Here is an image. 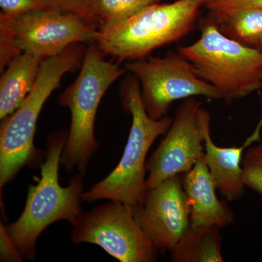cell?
Masks as SVG:
<instances>
[{"mask_svg": "<svg viewBox=\"0 0 262 262\" xmlns=\"http://www.w3.org/2000/svg\"><path fill=\"white\" fill-rule=\"evenodd\" d=\"M67 135V131L58 130L48 136L40 177H35V185L29 187L25 208L18 220L5 226L23 259H34L38 237L50 225L61 220L73 225L82 213L83 174H76L66 187H61L58 179Z\"/></svg>", "mask_w": 262, "mask_h": 262, "instance_id": "1", "label": "cell"}, {"mask_svg": "<svg viewBox=\"0 0 262 262\" xmlns=\"http://www.w3.org/2000/svg\"><path fill=\"white\" fill-rule=\"evenodd\" d=\"M86 49L72 45L56 56L44 58L37 80L23 103L0 127V187L11 182L24 167L40 166L46 151L34 144L38 117L45 103L60 85L62 77L82 65Z\"/></svg>", "mask_w": 262, "mask_h": 262, "instance_id": "2", "label": "cell"}, {"mask_svg": "<svg viewBox=\"0 0 262 262\" xmlns=\"http://www.w3.org/2000/svg\"><path fill=\"white\" fill-rule=\"evenodd\" d=\"M121 98L125 111L132 115L122 158L106 178L82 193V201L106 199L134 206L141 203L145 196L148 151L159 136H165L173 118L167 115L155 120L149 116L141 98L140 82L135 76L122 82Z\"/></svg>", "mask_w": 262, "mask_h": 262, "instance_id": "3", "label": "cell"}, {"mask_svg": "<svg viewBox=\"0 0 262 262\" xmlns=\"http://www.w3.org/2000/svg\"><path fill=\"white\" fill-rule=\"evenodd\" d=\"M201 5L198 0L151 3L125 20L101 27L94 43L104 56L120 61L144 59L192 32Z\"/></svg>", "mask_w": 262, "mask_h": 262, "instance_id": "4", "label": "cell"}, {"mask_svg": "<svg viewBox=\"0 0 262 262\" xmlns=\"http://www.w3.org/2000/svg\"><path fill=\"white\" fill-rule=\"evenodd\" d=\"M104 56L96 44L86 49L79 75L59 97L60 104L70 108L72 117L61 158V166L70 173L75 168L85 173L99 146L94 134L99 103L108 88L126 72Z\"/></svg>", "mask_w": 262, "mask_h": 262, "instance_id": "5", "label": "cell"}, {"mask_svg": "<svg viewBox=\"0 0 262 262\" xmlns=\"http://www.w3.org/2000/svg\"><path fill=\"white\" fill-rule=\"evenodd\" d=\"M178 51L228 104L262 89L261 50L227 37L211 20L203 24L196 42Z\"/></svg>", "mask_w": 262, "mask_h": 262, "instance_id": "6", "label": "cell"}, {"mask_svg": "<svg viewBox=\"0 0 262 262\" xmlns=\"http://www.w3.org/2000/svg\"><path fill=\"white\" fill-rule=\"evenodd\" d=\"M100 27L81 15L54 9L17 16L0 14V71L27 52L46 58L77 43L94 42Z\"/></svg>", "mask_w": 262, "mask_h": 262, "instance_id": "7", "label": "cell"}, {"mask_svg": "<svg viewBox=\"0 0 262 262\" xmlns=\"http://www.w3.org/2000/svg\"><path fill=\"white\" fill-rule=\"evenodd\" d=\"M125 68L140 82L144 107L155 120L167 116L172 103L178 100L195 96L222 99L218 90L201 78L191 62L179 51L131 61Z\"/></svg>", "mask_w": 262, "mask_h": 262, "instance_id": "8", "label": "cell"}, {"mask_svg": "<svg viewBox=\"0 0 262 262\" xmlns=\"http://www.w3.org/2000/svg\"><path fill=\"white\" fill-rule=\"evenodd\" d=\"M74 244L97 245L121 262H153L158 248L136 222L132 208L110 201L81 213L73 225Z\"/></svg>", "mask_w": 262, "mask_h": 262, "instance_id": "9", "label": "cell"}, {"mask_svg": "<svg viewBox=\"0 0 262 262\" xmlns=\"http://www.w3.org/2000/svg\"><path fill=\"white\" fill-rule=\"evenodd\" d=\"M195 97L184 99L159 146L146 162V189L187 173L205 154L204 122L208 112Z\"/></svg>", "mask_w": 262, "mask_h": 262, "instance_id": "10", "label": "cell"}, {"mask_svg": "<svg viewBox=\"0 0 262 262\" xmlns=\"http://www.w3.org/2000/svg\"><path fill=\"white\" fill-rule=\"evenodd\" d=\"M131 208L144 233L161 251H171L191 224L183 174L147 189L142 202Z\"/></svg>", "mask_w": 262, "mask_h": 262, "instance_id": "11", "label": "cell"}, {"mask_svg": "<svg viewBox=\"0 0 262 262\" xmlns=\"http://www.w3.org/2000/svg\"><path fill=\"white\" fill-rule=\"evenodd\" d=\"M211 120V115L208 113L204 122L205 160L216 189L227 201H236L244 195L246 188L243 182L242 169L245 151L253 143L261 141L262 123L258 125L243 145L221 147L212 139Z\"/></svg>", "mask_w": 262, "mask_h": 262, "instance_id": "12", "label": "cell"}, {"mask_svg": "<svg viewBox=\"0 0 262 262\" xmlns=\"http://www.w3.org/2000/svg\"><path fill=\"white\" fill-rule=\"evenodd\" d=\"M183 187L190 206L191 225L224 228L233 223V212L216 195V187L204 155L189 171L183 174Z\"/></svg>", "mask_w": 262, "mask_h": 262, "instance_id": "13", "label": "cell"}, {"mask_svg": "<svg viewBox=\"0 0 262 262\" xmlns=\"http://www.w3.org/2000/svg\"><path fill=\"white\" fill-rule=\"evenodd\" d=\"M44 58L33 53L14 57L0 79V120L14 113L30 93Z\"/></svg>", "mask_w": 262, "mask_h": 262, "instance_id": "14", "label": "cell"}, {"mask_svg": "<svg viewBox=\"0 0 262 262\" xmlns=\"http://www.w3.org/2000/svg\"><path fill=\"white\" fill-rule=\"evenodd\" d=\"M220 227L189 226L170 251L173 262H223Z\"/></svg>", "mask_w": 262, "mask_h": 262, "instance_id": "15", "label": "cell"}, {"mask_svg": "<svg viewBox=\"0 0 262 262\" xmlns=\"http://www.w3.org/2000/svg\"><path fill=\"white\" fill-rule=\"evenodd\" d=\"M218 27L231 39L258 48L262 42V8L239 10Z\"/></svg>", "mask_w": 262, "mask_h": 262, "instance_id": "16", "label": "cell"}, {"mask_svg": "<svg viewBox=\"0 0 262 262\" xmlns=\"http://www.w3.org/2000/svg\"><path fill=\"white\" fill-rule=\"evenodd\" d=\"M152 0H93L91 7L92 20L100 28L125 20Z\"/></svg>", "mask_w": 262, "mask_h": 262, "instance_id": "17", "label": "cell"}, {"mask_svg": "<svg viewBox=\"0 0 262 262\" xmlns=\"http://www.w3.org/2000/svg\"><path fill=\"white\" fill-rule=\"evenodd\" d=\"M243 182L246 187L262 198V141L250 146L242 162Z\"/></svg>", "mask_w": 262, "mask_h": 262, "instance_id": "18", "label": "cell"}, {"mask_svg": "<svg viewBox=\"0 0 262 262\" xmlns=\"http://www.w3.org/2000/svg\"><path fill=\"white\" fill-rule=\"evenodd\" d=\"M211 20L220 26L239 10L246 8H262V0H211L206 3Z\"/></svg>", "mask_w": 262, "mask_h": 262, "instance_id": "19", "label": "cell"}, {"mask_svg": "<svg viewBox=\"0 0 262 262\" xmlns=\"http://www.w3.org/2000/svg\"><path fill=\"white\" fill-rule=\"evenodd\" d=\"M0 14L17 16L38 10L51 9L48 0H0Z\"/></svg>", "mask_w": 262, "mask_h": 262, "instance_id": "20", "label": "cell"}, {"mask_svg": "<svg viewBox=\"0 0 262 262\" xmlns=\"http://www.w3.org/2000/svg\"><path fill=\"white\" fill-rule=\"evenodd\" d=\"M51 9L75 13L94 22L91 17L93 0H48ZM96 23V22H95Z\"/></svg>", "mask_w": 262, "mask_h": 262, "instance_id": "21", "label": "cell"}, {"mask_svg": "<svg viewBox=\"0 0 262 262\" xmlns=\"http://www.w3.org/2000/svg\"><path fill=\"white\" fill-rule=\"evenodd\" d=\"M0 246H1L2 261H21L22 258L18 250L15 247L9 236L7 234L5 226L1 223L0 225Z\"/></svg>", "mask_w": 262, "mask_h": 262, "instance_id": "22", "label": "cell"}, {"mask_svg": "<svg viewBox=\"0 0 262 262\" xmlns=\"http://www.w3.org/2000/svg\"><path fill=\"white\" fill-rule=\"evenodd\" d=\"M153 3H155V2H158L160 1V0H152ZM199 1V3H201V5L205 4L206 5V3H208V2L211 1V0H198Z\"/></svg>", "mask_w": 262, "mask_h": 262, "instance_id": "23", "label": "cell"}, {"mask_svg": "<svg viewBox=\"0 0 262 262\" xmlns=\"http://www.w3.org/2000/svg\"><path fill=\"white\" fill-rule=\"evenodd\" d=\"M258 49L261 50V51H262V42H261V46H259V48H258Z\"/></svg>", "mask_w": 262, "mask_h": 262, "instance_id": "24", "label": "cell"}]
</instances>
